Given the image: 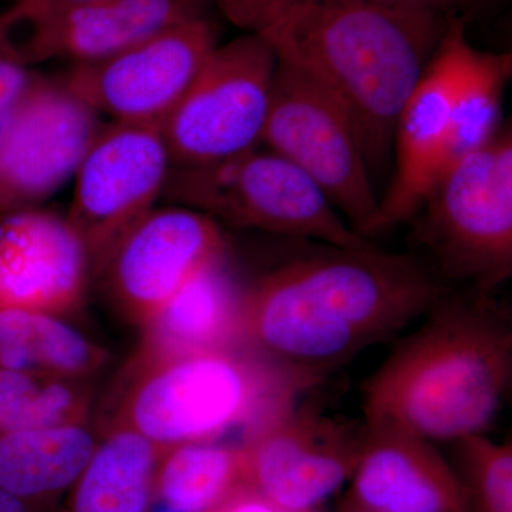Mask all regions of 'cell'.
<instances>
[{
	"instance_id": "obj_1",
	"label": "cell",
	"mask_w": 512,
	"mask_h": 512,
	"mask_svg": "<svg viewBox=\"0 0 512 512\" xmlns=\"http://www.w3.org/2000/svg\"><path fill=\"white\" fill-rule=\"evenodd\" d=\"M232 25L269 45L278 62L338 97L367 164L386 156L397 117L448 20L376 0H208Z\"/></svg>"
},
{
	"instance_id": "obj_2",
	"label": "cell",
	"mask_w": 512,
	"mask_h": 512,
	"mask_svg": "<svg viewBox=\"0 0 512 512\" xmlns=\"http://www.w3.org/2000/svg\"><path fill=\"white\" fill-rule=\"evenodd\" d=\"M441 298L439 282L412 256L375 245L330 247L279 266L244 292L242 343L316 382Z\"/></svg>"
},
{
	"instance_id": "obj_3",
	"label": "cell",
	"mask_w": 512,
	"mask_h": 512,
	"mask_svg": "<svg viewBox=\"0 0 512 512\" xmlns=\"http://www.w3.org/2000/svg\"><path fill=\"white\" fill-rule=\"evenodd\" d=\"M365 386L367 429L426 441L483 434L507 392L512 332L490 295L441 298Z\"/></svg>"
},
{
	"instance_id": "obj_4",
	"label": "cell",
	"mask_w": 512,
	"mask_h": 512,
	"mask_svg": "<svg viewBox=\"0 0 512 512\" xmlns=\"http://www.w3.org/2000/svg\"><path fill=\"white\" fill-rule=\"evenodd\" d=\"M245 346L167 357L134 356L109 426L126 427L161 450L245 434L315 384Z\"/></svg>"
},
{
	"instance_id": "obj_5",
	"label": "cell",
	"mask_w": 512,
	"mask_h": 512,
	"mask_svg": "<svg viewBox=\"0 0 512 512\" xmlns=\"http://www.w3.org/2000/svg\"><path fill=\"white\" fill-rule=\"evenodd\" d=\"M165 194L181 207L239 228L319 239L333 248H366L311 178L259 148L220 163L174 167Z\"/></svg>"
},
{
	"instance_id": "obj_6",
	"label": "cell",
	"mask_w": 512,
	"mask_h": 512,
	"mask_svg": "<svg viewBox=\"0 0 512 512\" xmlns=\"http://www.w3.org/2000/svg\"><path fill=\"white\" fill-rule=\"evenodd\" d=\"M420 210L421 239L444 275L485 295L504 284L512 275L510 127L448 168Z\"/></svg>"
},
{
	"instance_id": "obj_7",
	"label": "cell",
	"mask_w": 512,
	"mask_h": 512,
	"mask_svg": "<svg viewBox=\"0 0 512 512\" xmlns=\"http://www.w3.org/2000/svg\"><path fill=\"white\" fill-rule=\"evenodd\" d=\"M278 59L258 36L218 45L163 130L174 167L220 163L262 144Z\"/></svg>"
},
{
	"instance_id": "obj_8",
	"label": "cell",
	"mask_w": 512,
	"mask_h": 512,
	"mask_svg": "<svg viewBox=\"0 0 512 512\" xmlns=\"http://www.w3.org/2000/svg\"><path fill=\"white\" fill-rule=\"evenodd\" d=\"M262 144L311 178L367 239L379 200L355 123L338 97L278 62Z\"/></svg>"
},
{
	"instance_id": "obj_9",
	"label": "cell",
	"mask_w": 512,
	"mask_h": 512,
	"mask_svg": "<svg viewBox=\"0 0 512 512\" xmlns=\"http://www.w3.org/2000/svg\"><path fill=\"white\" fill-rule=\"evenodd\" d=\"M163 130L101 127L74 174L67 221L86 245L93 274L124 235L154 210L173 170Z\"/></svg>"
},
{
	"instance_id": "obj_10",
	"label": "cell",
	"mask_w": 512,
	"mask_h": 512,
	"mask_svg": "<svg viewBox=\"0 0 512 512\" xmlns=\"http://www.w3.org/2000/svg\"><path fill=\"white\" fill-rule=\"evenodd\" d=\"M365 436L296 400L282 404L241 443L247 487L284 512H315L352 477Z\"/></svg>"
},
{
	"instance_id": "obj_11",
	"label": "cell",
	"mask_w": 512,
	"mask_h": 512,
	"mask_svg": "<svg viewBox=\"0 0 512 512\" xmlns=\"http://www.w3.org/2000/svg\"><path fill=\"white\" fill-rule=\"evenodd\" d=\"M217 40V26L200 16L103 62L73 66L62 83L99 116L163 127Z\"/></svg>"
},
{
	"instance_id": "obj_12",
	"label": "cell",
	"mask_w": 512,
	"mask_h": 512,
	"mask_svg": "<svg viewBox=\"0 0 512 512\" xmlns=\"http://www.w3.org/2000/svg\"><path fill=\"white\" fill-rule=\"evenodd\" d=\"M100 128L63 83L33 76L0 136V214L33 208L74 178Z\"/></svg>"
},
{
	"instance_id": "obj_13",
	"label": "cell",
	"mask_w": 512,
	"mask_h": 512,
	"mask_svg": "<svg viewBox=\"0 0 512 512\" xmlns=\"http://www.w3.org/2000/svg\"><path fill=\"white\" fill-rule=\"evenodd\" d=\"M224 255L217 221L187 207L154 208L96 272L120 315L143 328L188 279Z\"/></svg>"
},
{
	"instance_id": "obj_14",
	"label": "cell",
	"mask_w": 512,
	"mask_h": 512,
	"mask_svg": "<svg viewBox=\"0 0 512 512\" xmlns=\"http://www.w3.org/2000/svg\"><path fill=\"white\" fill-rule=\"evenodd\" d=\"M467 42L466 20H448L436 52L397 117L396 174L379 201L366 237L416 215L439 180L458 70Z\"/></svg>"
},
{
	"instance_id": "obj_15",
	"label": "cell",
	"mask_w": 512,
	"mask_h": 512,
	"mask_svg": "<svg viewBox=\"0 0 512 512\" xmlns=\"http://www.w3.org/2000/svg\"><path fill=\"white\" fill-rule=\"evenodd\" d=\"M92 274L67 218L36 208L0 214V309L67 315L82 305Z\"/></svg>"
},
{
	"instance_id": "obj_16",
	"label": "cell",
	"mask_w": 512,
	"mask_h": 512,
	"mask_svg": "<svg viewBox=\"0 0 512 512\" xmlns=\"http://www.w3.org/2000/svg\"><path fill=\"white\" fill-rule=\"evenodd\" d=\"M208 0H99L30 25L20 46L32 64L103 62L187 20L205 16Z\"/></svg>"
},
{
	"instance_id": "obj_17",
	"label": "cell",
	"mask_w": 512,
	"mask_h": 512,
	"mask_svg": "<svg viewBox=\"0 0 512 512\" xmlns=\"http://www.w3.org/2000/svg\"><path fill=\"white\" fill-rule=\"evenodd\" d=\"M365 429L349 500L372 512H470L466 487L430 441Z\"/></svg>"
},
{
	"instance_id": "obj_18",
	"label": "cell",
	"mask_w": 512,
	"mask_h": 512,
	"mask_svg": "<svg viewBox=\"0 0 512 512\" xmlns=\"http://www.w3.org/2000/svg\"><path fill=\"white\" fill-rule=\"evenodd\" d=\"M244 292L225 255L188 279L143 326L137 355L167 357L241 348Z\"/></svg>"
},
{
	"instance_id": "obj_19",
	"label": "cell",
	"mask_w": 512,
	"mask_h": 512,
	"mask_svg": "<svg viewBox=\"0 0 512 512\" xmlns=\"http://www.w3.org/2000/svg\"><path fill=\"white\" fill-rule=\"evenodd\" d=\"M97 443L86 423L0 430V488L49 505L76 483Z\"/></svg>"
},
{
	"instance_id": "obj_20",
	"label": "cell",
	"mask_w": 512,
	"mask_h": 512,
	"mask_svg": "<svg viewBox=\"0 0 512 512\" xmlns=\"http://www.w3.org/2000/svg\"><path fill=\"white\" fill-rule=\"evenodd\" d=\"M161 451L136 431L107 427L63 512L150 511Z\"/></svg>"
},
{
	"instance_id": "obj_21",
	"label": "cell",
	"mask_w": 512,
	"mask_h": 512,
	"mask_svg": "<svg viewBox=\"0 0 512 512\" xmlns=\"http://www.w3.org/2000/svg\"><path fill=\"white\" fill-rule=\"evenodd\" d=\"M60 318L28 309H0V363L77 382L96 375L106 363V350Z\"/></svg>"
},
{
	"instance_id": "obj_22",
	"label": "cell",
	"mask_w": 512,
	"mask_h": 512,
	"mask_svg": "<svg viewBox=\"0 0 512 512\" xmlns=\"http://www.w3.org/2000/svg\"><path fill=\"white\" fill-rule=\"evenodd\" d=\"M244 487V447L197 441L161 451L154 498L177 512H212Z\"/></svg>"
},
{
	"instance_id": "obj_23",
	"label": "cell",
	"mask_w": 512,
	"mask_h": 512,
	"mask_svg": "<svg viewBox=\"0 0 512 512\" xmlns=\"http://www.w3.org/2000/svg\"><path fill=\"white\" fill-rule=\"evenodd\" d=\"M511 74L510 53L481 52L470 42L464 46L439 180L448 168L487 146L500 133L503 96Z\"/></svg>"
},
{
	"instance_id": "obj_24",
	"label": "cell",
	"mask_w": 512,
	"mask_h": 512,
	"mask_svg": "<svg viewBox=\"0 0 512 512\" xmlns=\"http://www.w3.org/2000/svg\"><path fill=\"white\" fill-rule=\"evenodd\" d=\"M83 383L0 363V430L86 423L90 399Z\"/></svg>"
},
{
	"instance_id": "obj_25",
	"label": "cell",
	"mask_w": 512,
	"mask_h": 512,
	"mask_svg": "<svg viewBox=\"0 0 512 512\" xmlns=\"http://www.w3.org/2000/svg\"><path fill=\"white\" fill-rule=\"evenodd\" d=\"M466 470L468 503L474 512H512V444L484 434L458 440Z\"/></svg>"
},
{
	"instance_id": "obj_26",
	"label": "cell",
	"mask_w": 512,
	"mask_h": 512,
	"mask_svg": "<svg viewBox=\"0 0 512 512\" xmlns=\"http://www.w3.org/2000/svg\"><path fill=\"white\" fill-rule=\"evenodd\" d=\"M10 32L12 30L0 22V136L35 76Z\"/></svg>"
},
{
	"instance_id": "obj_27",
	"label": "cell",
	"mask_w": 512,
	"mask_h": 512,
	"mask_svg": "<svg viewBox=\"0 0 512 512\" xmlns=\"http://www.w3.org/2000/svg\"><path fill=\"white\" fill-rule=\"evenodd\" d=\"M99 0H15L5 12L0 13V22L12 30L19 25H32L37 20L55 15L62 10Z\"/></svg>"
},
{
	"instance_id": "obj_28",
	"label": "cell",
	"mask_w": 512,
	"mask_h": 512,
	"mask_svg": "<svg viewBox=\"0 0 512 512\" xmlns=\"http://www.w3.org/2000/svg\"><path fill=\"white\" fill-rule=\"evenodd\" d=\"M376 2L426 10V12L444 16V18L467 20L490 8L497 0H376Z\"/></svg>"
},
{
	"instance_id": "obj_29",
	"label": "cell",
	"mask_w": 512,
	"mask_h": 512,
	"mask_svg": "<svg viewBox=\"0 0 512 512\" xmlns=\"http://www.w3.org/2000/svg\"><path fill=\"white\" fill-rule=\"evenodd\" d=\"M212 512H284L251 488L244 487Z\"/></svg>"
},
{
	"instance_id": "obj_30",
	"label": "cell",
	"mask_w": 512,
	"mask_h": 512,
	"mask_svg": "<svg viewBox=\"0 0 512 512\" xmlns=\"http://www.w3.org/2000/svg\"><path fill=\"white\" fill-rule=\"evenodd\" d=\"M0 512H52L49 505L23 500L18 495L0 488Z\"/></svg>"
},
{
	"instance_id": "obj_31",
	"label": "cell",
	"mask_w": 512,
	"mask_h": 512,
	"mask_svg": "<svg viewBox=\"0 0 512 512\" xmlns=\"http://www.w3.org/2000/svg\"><path fill=\"white\" fill-rule=\"evenodd\" d=\"M340 512H372L369 510H366V508L360 507V505H357L356 503H353L352 500H346L345 503H343L342 508H340Z\"/></svg>"
},
{
	"instance_id": "obj_32",
	"label": "cell",
	"mask_w": 512,
	"mask_h": 512,
	"mask_svg": "<svg viewBox=\"0 0 512 512\" xmlns=\"http://www.w3.org/2000/svg\"><path fill=\"white\" fill-rule=\"evenodd\" d=\"M156 512H177L174 510H171V508L165 507V505L161 504L160 508Z\"/></svg>"
}]
</instances>
